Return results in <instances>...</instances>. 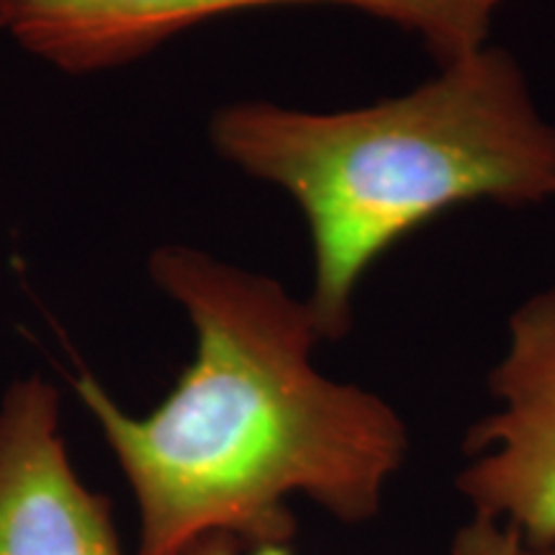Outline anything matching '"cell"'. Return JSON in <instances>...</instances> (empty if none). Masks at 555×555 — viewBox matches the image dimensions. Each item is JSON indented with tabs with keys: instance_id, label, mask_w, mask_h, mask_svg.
I'll return each mask as SVG.
<instances>
[{
	"instance_id": "277c9868",
	"label": "cell",
	"mask_w": 555,
	"mask_h": 555,
	"mask_svg": "<svg viewBox=\"0 0 555 555\" xmlns=\"http://www.w3.org/2000/svg\"><path fill=\"white\" fill-rule=\"evenodd\" d=\"M496 409L468 429L455 489L470 515L515 530L522 545L555 540V288L509 319L489 373Z\"/></svg>"
},
{
	"instance_id": "52a82bcc",
	"label": "cell",
	"mask_w": 555,
	"mask_h": 555,
	"mask_svg": "<svg viewBox=\"0 0 555 555\" xmlns=\"http://www.w3.org/2000/svg\"><path fill=\"white\" fill-rule=\"evenodd\" d=\"M176 555H296L291 543H240L234 538H206L198 540Z\"/></svg>"
},
{
	"instance_id": "3957f363",
	"label": "cell",
	"mask_w": 555,
	"mask_h": 555,
	"mask_svg": "<svg viewBox=\"0 0 555 555\" xmlns=\"http://www.w3.org/2000/svg\"><path fill=\"white\" fill-rule=\"evenodd\" d=\"M506 0H0V31L65 73L134 62L191 26L268 5H343L397 24L446 67L481 50Z\"/></svg>"
},
{
	"instance_id": "7a4b0ae2",
	"label": "cell",
	"mask_w": 555,
	"mask_h": 555,
	"mask_svg": "<svg viewBox=\"0 0 555 555\" xmlns=\"http://www.w3.org/2000/svg\"><path fill=\"white\" fill-rule=\"evenodd\" d=\"M208 137L227 163L283 189L304 211L314 245L307 304L330 343L352 330L367 270L437 214L474 201L555 198V127L535 108L517 60L489 44L363 108L229 103Z\"/></svg>"
},
{
	"instance_id": "6da1fadb",
	"label": "cell",
	"mask_w": 555,
	"mask_h": 555,
	"mask_svg": "<svg viewBox=\"0 0 555 555\" xmlns=\"http://www.w3.org/2000/svg\"><path fill=\"white\" fill-rule=\"evenodd\" d=\"M150 275L196 332L168 399L137 416L99 378L73 384L134 499V555L206 538L291 543L294 499L343 525L376 519L412 450L409 427L384 397L319 371L309 304L189 245L155 249Z\"/></svg>"
},
{
	"instance_id": "ba28073f",
	"label": "cell",
	"mask_w": 555,
	"mask_h": 555,
	"mask_svg": "<svg viewBox=\"0 0 555 555\" xmlns=\"http://www.w3.org/2000/svg\"><path fill=\"white\" fill-rule=\"evenodd\" d=\"M522 555H555V540L545 545H522Z\"/></svg>"
},
{
	"instance_id": "5b68a950",
	"label": "cell",
	"mask_w": 555,
	"mask_h": 555,
	"mask_svg": "<svg viewBox=\"0 0 555 555\" xmlns=\"http://www.w3.org/2000/svg\"><path fill=\"white\" fill-rule=\"evenodd\" d=\"M0 555H127L111 502L69 461L60 393L41 376L0 399Z\"/></svg>"
},
{
	"instance_id": "8992f818",
	"label": "cell",
	"mask_w": 555,
	"mask_h": 555,
	"mask_svg": "<svg viewBox=\"0 0 555 555\" xmlns=\"http://www.w3.org/2000/svg\"><path fill=\"white\" fill-rule=\"evenodd\" d=\"M450 555H522V538L502 522L470 515L455 530Z\"/></svg>"
}]
</instances>
